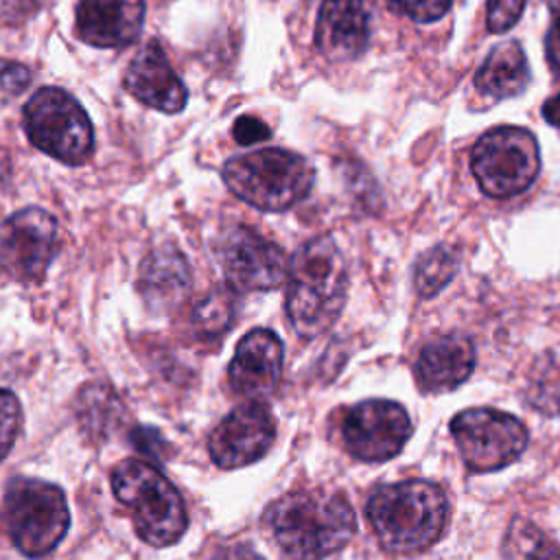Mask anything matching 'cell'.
I'll use <instances>...</instances> for the list:
<instances>
[{
  "instance_id": "6da1fadb",
  "label": "cell",
  "mask_w": 560,
  "mask_h": 560,
  "mask_svg": "<svg viewBox=\"0 0 560 560\" xmlns=\"http://www.w3.org/2000/svg\"><path fill=\"white\" fill-rule=\"evenodd\" d=\"M267 523L293 560H324L343 549L357 529L350 503L335 492L298 490L267 510Z\"/></svg>"
},
{
  "instance_id": "7a4b0ae2",
  "label": "cell",
  "mask_w": 560,
  "mask_h": 560,
  "mask_svg": "<svg viewBox=\"0 0 560 560\" xmlns=\"http://www.w3.org/2000/svg\"><path fill=\"white\" fill-rule=\"evenodd\" d=\"M287 273V315L300 337L313 339L328 330L343 308L346 260L330 236H315L293 254Z\"/></svg>"
},
{
  "instance_id": "3957f363",
  "label": "cell",
  "mask_w": 560,
  "mask_h": 560,
  "mask_svg": "<svg viewBox=\"0 0 560 560\" xmlns=\"http://www.w3.org/2000/svg\"><path fill=\"white\" fill-rule=\"evenodd\" d=\"M365 512L383 549L413 553L440 538L448 501L444 490L431 481H400L374 490Z\"/></svg>"
},
{
  "instance_id": "277c9868",
  "label": "cell",
  "mask_w": 560,
  "mask_h": 560,
  "mask_svg": "<svg viewBox=\"0 0 560 560\" xmlns=\"http://www.w3.org/2000/svg\"><path fill=\"white\" fill-rule=\"evenodd\" d=\"M221 173L238 199L265 212L289 210L308 195L315 182L311 162L287 149H258L230 158Z\"/></svg>"
},
{
  "instance_id": "5b68a950",
  "label": "cell",
  "mask_w": 560,
  "mask_h": 560,
  "mask_svg": "<svg viewBox=\"0 0 560 560\" xmlns=\"http://www.w3.org/2000/svg\"><path fill=\"white\" fill-rule=\"evenodd\" d=\"M112 490L131 510L138 536L151 547H168L186 532L182 494L155 466L140 459L120 462L112 472Z\"/></svg>"
},
{
  "instance_id": "8992f818",
  "label": "cell",
  "mask_w": 560,
  "mask_h": 560,
  "mask_svg": "<svg viewBox=\"0 0 560 560\" xmlns=\"http://www.w3.org/2000/svg\"><path fill=\"white\" fill-rule=\"evenodd\" d=\"M0 514L11 542L28 558L50 553L70 527L63 490L39 479L15 477L9 481Z\"/></svg>"
},
{
  "instance_id": "52a82bcc",
  "label": "cell",
  "mask_w": 560,
  "mask_h": 560,
  "mask_svg": "<svg viewBox=\"0 0 560 560\" xmlns=\"http://www.w3.org/2000/svg\"><path fill=\"white\" fill-rule=\"evenodd\" d=\"M24 131L46 155L83 164L94 149V129L79 101L61 88H42L24 105Z\"/></svg>"
},
{
  "instance_id": "ba28073f",
  "label": "cell",
  "mask_w": 560,
  "mask_h": 560,
  "mask_svg": "<svg viewBox=\"0 0 560 560\" xmlns=\"http://www.w3.org/2000/svg\"><path fill=\"white\" fill-rule=\"evenodd\" d=\"M470 168L486 195L514 197L527 190L540 171L536 136L523 127H497L477 140Z\"/></svg>"
},
{
  "instance_id": "9c48e42d",
  "label": "cell",
  "mask_w": 560,
  "mask_h": 560,
  "mask_svg": "<svg viewBox=\"0 0 560 560\" xmlns=\"http://www.w3.org/2000/svg\"><path fill=\"white\" fill-rule=\"evenodd\" d=\"M451 433L464 464L475 472L499 470L518 459L527 446V429L510 413L475 407L451 420Z\"/></svg>"
},
{
  "instance_id": "30bf717a",
  "label": "cell",
  "mask_w": 560,
  "mask_h": 560,
  "mask_svg": "<svg viewBox=\"0 0 560 560\" xmlns=\"http://www.w3.org/2000/svg\"><path fill=\"white\" fill-rule=\"evenodd\" d=\"M59 252V225L42 208H22L0 223V269L20 282L44 278Z\"/></svg>"
},
{
  "instance_id": "8fae6325",
  "label": "cell",
  "mask_w": 560,
  "mask_h": 560,
  "mask_svg": "<svg viewBox=\"0 0 560 560\" xmlns=\"http://www.w3.org/2000/svg\"><path fill=\"white\" fill-rule=\"evenodd\" d=\"M219 267L234 291H269L287 276L284 252L249 228H232L217 243Z\"/></svg>"
},
{
  "instance_id": "7c38bea8",
  "label": "cell",
  "mask_w": 560,
  "mask_h": 560,
  "mask_svg": "<svg viewBox=\"0 0 560 560\" xmlns=\"http://www.w3.org/2000/svg\"><path fill=\"white\" fill-rule=\"evenodd\" d=\"M411 435V420L402 405L372 398L350 407L341 422L346 448L361 462H385L398 455Z\"/></svg>"
},
{
  "instance_id": "4fadbf2b",
  "label": "cell",
  "mask_w": 560,
  "mask_h": 560,
  "mask_svg": "<svg viewBox=\"0 0 560 560\" xmlns=\"http://www.w3.org/2000/svg\"><path fill=\"white\" fill-rule=\"evenodd\" d=\"M276 438V422L262 402L230 411L210 433L208 451L217 466L241 468L267 455Z\"/></svg>"
},
{
  "instance_id": "5bb4252c",
  "label": "cell",
  "mask_w": 560,
  "mask_h": 560,
  "mask_svg": "<svg viewBox=\"0 0 560 560\" xmlns=\"http://www.w3.org/2000/svg\"><path fill=\"white\" fill-rule=\"evenodd\" d=\"M282 372V341L269 328L249 330L236 346L228 368L230 387L245 398H260L276 389Z\"/></svg>"
},
{
  "instance_id": "9a60e30c",
  "label": "cell",
  "mask_w": 560,
  "mask_h": 560,
  "mask_svg": "<svg viewBox=\"0 0 560 560\" xmlns=\"http://www.w3.org/2000/svg\"><path fill=\"white\" fill-rule=\"evenodd\" d=\"M122 81L136 101L166 114H177L184 109L188 98L182 79L171 68L166 52L155 39L147 42L136 52Z\"/></svg>"
},
{
  "instance_id": "2e32d148",
  "label": "cell",
  "mask_w": 560,
  "mask_h": 560,
  "mask_svg": "<svg viewBox=\"0 0 560 560\" xmlns=\"http://www.w3.org/2000/svg\"><path fill=\"white\" fill-rule=\"evenodd\" d=\"M142 22L144 0H81L74 31L90 46L122 48L140 35Z\"/></svg>"
},
{
  "instance_id": "e0dca14e",
  "label": "cell",
  "mask_w": 560,
  "mask_h": 560,
  "mask_svg": "<svg viewBox=\"0 0 560 560\" xmlns=\"http://www.w3.org/2000/svg\"><path fill=\"white\" fill-rule=\"evenodd\" d=\"M370 42V15L361 0H324L315 24V46L330 61L363 55Z\"/></svg>"
},
{
  "instance_id": "ac0fdd59",
  "label": "cell",
  "mask_w": 560,
  "mask_h": 560,
  "mask_svg": "<svg viewBox=\"0 0 560 560\" xmlns=\"http://www.w3.org/2000/svg\"><path fill=\"white\" fill-rule=\"evenodd\" d=\"M475 368V348L468 337L459 332L442 335L418 354L416 378L418 385L429 394H442L462 385Z\"/></svg>"
},
{
  "instance_id": "d6986e66",
  "label": "cell",
  "mask_w": 560,
  "mask_h": 560,
  "mask_svg": "<svg viewBox=\"0 0 560 560\" xmlns=\"http://www.w3.org/2000/svg\"><path fill=\"white\" fill-rule=\"evenodd\" d=\"M190 280V267L184 254L171 245H162L144 256L138 273V289L147 306L171 311L186 298Z\"/></svg>"
},
{
  "instance_id": "ffe728a7",
  "label": "cell",
  "mask_w": 560,
  "mask_h": 560,
  "mask_svg": "<svg viewBox=\"0 0 560 560\" xmlns=\"http://www.w3.org/2000/svg\"><path fill=\"white\" fill-rule=\"evenodd\" d=\"M529 83V68L518 42L497 44L475 74V88L492 98L521 94Z\"/></svg>"
},
{
  "instance_id": "44dd1931",
  "label": "cell",
  "mask_w": 560,
  "mask_h": 560,
  "mask_svg": "<svg viewBox=\"0 0 560 560\" xmlns=\"http://www.w3.org/2000/svg\"><path fill=\"white\" fill-rule=\"evenodd\" d=\"M234 315H236L234 289L221 287V289L208 293L197 304V308L192 311V326L199 337L217 339L230 330Z\"/></svg>"
},
{
  "instance_id": "7402d4cb",
  "label": "cell",
  "mask_w": 560,
  "mask_h": 560,
  "mask_svg": "<svg viewBox=\"0 0 560 560\" xmlns=\"http://www.w3.org/2000/svg\"><path fill=\"white\" fill-rule=\"evenodd\" d=\"M455 256L448 247H433L429 249L416 265L413 287L418 295L431 298L435 295L448 280L455 276Z\"/></svg>"
},
{
  "instance_id": "603a6c76",
  "label": "cell",
  "mask_w": 560,
  "mask_h": 560,
  "mask_svg": "<svg viewBox=\"0 0 560 560\" xmlns=\"http://www.w3.org/2000/svg\"><path fill=\"white\" fill-rule=\"evenodd\" d=\"M527 400L545 413H560V363H540L527 387Z\"/></svg>"
},
{
  "instance_id": "cb8c5ba5",
  "label": "cell",
  "mask_w": 560,
  "mask_h": 560,
  "mask_svg": "<svg viewBox=\"0 0 560 560\" xmlns=\"http://www.w3.org/2000/svg\"><path fill=\"white\" fill-rule=\"evenodd\" d=\"M22 424L20 400L13 392L0 389V462L9 455Z\"/></svg>"
},
{
  "instance_id": "d4e9b609",
  "label": "cell",
  "mask_w": 560,
  "mask_h": 560,
  "mask_svg": "<svg viewBox=\"0 0 560 560\" xmlns=\"http://www.w3.org/2000/svg\"><path fill=\"white\" fill-rule=\"evenodd\" d=\"M453 0H387L389 9L413 20V22H435L448 9Z\"/></svg>"
},
{
  "instance_id": "484cf974",
  "label": "cell",
  "mask_w": 560,
  "mask_h": 560,
  "mask_svg": "<svg viewBox=\"0 0 560 560\" xmlns=\"http://www.w3.org/2000/svg\"><path fill=\"white\" fill-rule=\"evenodd\" d=\"M525 0H488L486 26L490 33H503L512 28L523 15Z\"/></svg>"
},
{
  "instance_id": "4316f807",
  "label": "cell",
  "mask_w": 560,
  "mask_h": 560,
  "mask_svg": "<svg viewBox=\"0 0 560 560\" xmlns=\"http://www.w3.org/2000/svg\"><path fill=\"white\" fill-rule=\"evenodd\" d=\"M232 136L238 144H256L271 136V129L256 116H238L232 127Z\"/></svg>"
},
{
  "instance_id": "83f0119b",
  "label": "cell",
  "mask_w": 560,
  "mask_h": 560,
  "mask_svg": "<svg viewBox=\"0 0 560 560\" xmlns=\"http://www.w3.org/2000/svg\"><path fill=\"white\" fill-rule=\"evenodd\" d=\"M31 83V70L24 63L0 59V88L9 94H20Z\"/></svg>"
},
{
  "instance_id": "f1b7e54d",
  "label": "cell",
  "mask_w": 560,
  "mask_h": 560,
  "mask_svg": "<svg viewBox=\"0 0 560 560\" xmlns=\"http://www.w3.org/2000/svg\"><path fill=\"white\" fill-rule=\"evenodd\" d=\"M131 440L136 444L138 451H142L144 455H149V459H164V453H166V440L155 431V429H149V427H138L133 433H131Z\"/></svg>"
},
{
  "instance_id": "f546056e",
  "label": "cell",
  "mask_w": 560,
  "mask_h": 560,
  "mask_svg": "<svg viewBox=\"0 0 560 560\" xmlns=\"http://www.w3.org/2000/svg\"><path fill=\"white\" fill-rule=\"evenodd\" d=\"M545 52L551 70L560 74V15L551 22L547 37H545Z\"/></svg>"
},
{
  "instance_id": "4dcf8cb0",
  "label": "cell",
  "mask_w": 560,
  "mask_h": 560,
  "mask_svg": "<svg viewBox=\"0 0 560 560\" xmlns=\"http://www.w3.org/2000/svg\"><path fill=\"white\" fill-rule=\"evenodd\" d=\"M212 560H262L249 545H243V542H236V545H228V547H221Z\"/></svg>"
},
{
  "instance_id": "1f68e13d",
  "label": "cell",
  "mask_w": 560,
  "mask_h": 560,
  "mask_svg": "<svg viewBox=\"0 0 560 560\" xmlns=\"http://www.w3.org/2000/svg\"><path fill=\"white\" fill-rule=\"evenodd\" d=\"M542 116L547 122H551L553 127H560V94L551 96L545 101L542 105Z\"/></svg>"
},
{
  "instance_id": "d6a6232c",
  "label": "cell",
  "mask_w": 560,
  "mask_h": 560,
  "mask_svg": "<svg viewBox=\"0 0 560 560\" xmlns=\"http://www.w3.org/2000/svg\"><path fill=\"white\" fill-rule=\"evenodd\" d=\"M529 560H560V549L556 547H534Z\"/></svg>"
}]
</instances>
